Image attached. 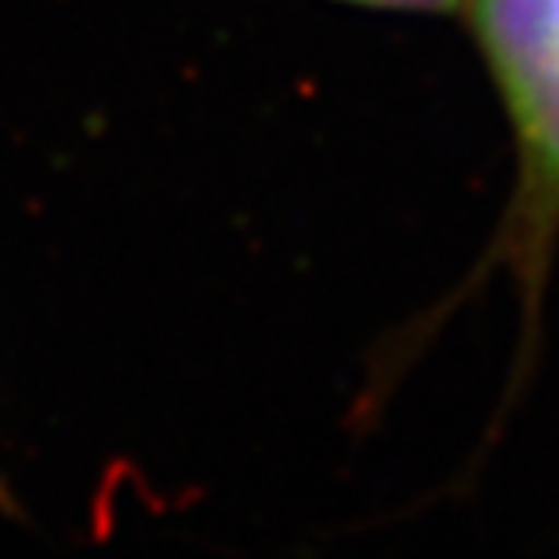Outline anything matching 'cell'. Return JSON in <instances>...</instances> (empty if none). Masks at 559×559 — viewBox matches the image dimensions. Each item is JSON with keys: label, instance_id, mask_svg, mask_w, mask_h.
Masks as SVG:
<instances>
[{"label": "cell", "instance_id": "6da1fadb", "mask_svg": "<svg viewBox=\"0 0 559 559\" xmlns=\"http://www.w3.org/2000/svg\"><path fill=\"white\" fill-rule=\"evenodd\" d=\"M473 19L523 153L559 186V0H473Z\"/></svg>", "mask_w": 559, "mask_h": 559}, {"label": "cell", "instance_id": "7a4b0ae2", "mask_svg": "<svg viewBox=\"0 0 559 559\" xmlns=\"http://www.w3.org/2000/svg\"><path fill=\"white\" fill-rule=\"evenodd\" d=\"M356 4H374V8H407V11H447L457 0H356Z\"/></svg>", "mask_w": 559, "mask_h": 559}, {"label": "cell", "instance_id": "3957f363", "mask_svg": "<svg viewBox=\"0 0 559 559\" xmlns=\"http://www.w3.org/2000/svg\"><path fill=\"white\" fill-rule=\"evenodd\" d=\"M0 506H8V495H4V484H0Z\"/></svg>", "mask_w": 559, "mask_h": 559}]
</instances>
